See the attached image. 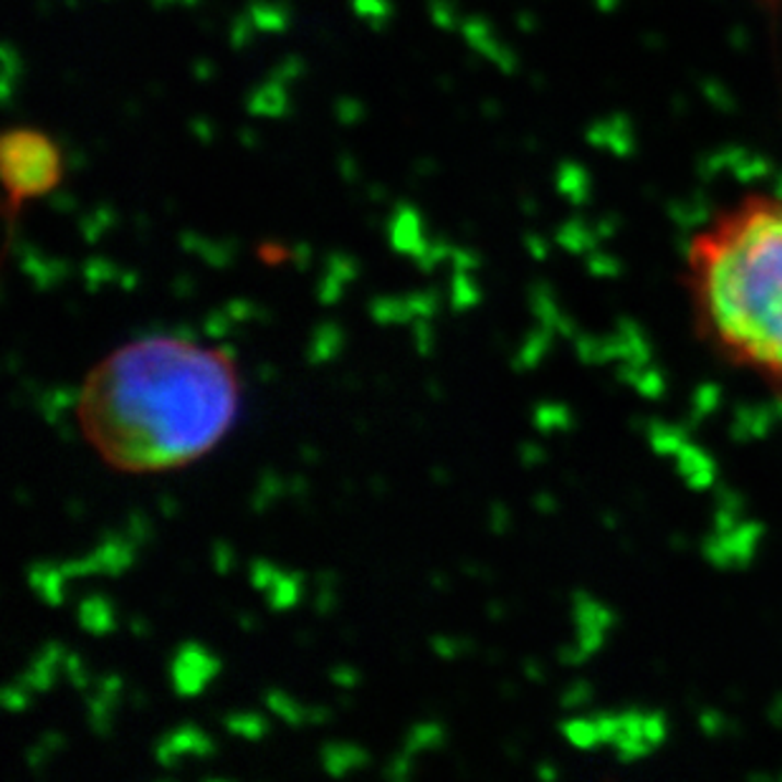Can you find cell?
Returning <instances> with one entry per match:
<instances>
[{
	"mask_svg": "<svg viewBox=\"0 0 782 782\" xmlns=\"http://www.w3.org/2000/svg\"><path fill=\"white\" fill-rule=\"evenodd\" d=\"M443 742H446V730H443L439 722H421L408 732L406 747L402 749H408V752L416 755L421 752V749L443 747Z\"/></svg>",
	"mask_w": 782,
	"mask_h": 782,
	"instance_id": "cell-14",
	"label": "cell"
},
{
	"mask_svg": "<svg viewBox=\"0 0 782 782\" xmlns=\"http://www.w3.org/2000/svg\"><path fill=\"white\" fill-rule=\"evenodd\" d=\"M510 529V510H506L504 504H494L491 506V532H497V535H504V532Z\"/></svg>",
	"mask_w": 782,
	"mask_h": 782,
	"instance_id": "cell-39",
	"label": "cell"
},
{
	"mask_svg": "<svg viewBox=\"0 0 782 782\" xmlns=\"http://www.w3.org/2000/svg\"><path fill=\"white\" fill-rule=\"evenodd\" d=\"M302 587H304V575L302 572H279V577L273 580V585L269 587V606L273 610H287L300 603L302 598Z\"/></svg>",
	"mask_w": 782,
	"mask_h": 782,
	"instance_id": "cell-9",
	"label": "cell"
},
{
	"mask_svg": "<svg viewBox=\"0 0 782 782\" xmlns=\"http://www.w3.org/2000/svg\"><path fill=\"white\" fill-rule=\"evenodd\" d=\"M79 623H82V628H86L89 633L104 635L117 626V620L109 600L102 598V595H92V598L82 600V606H79Z\"/></svg>",
	"mask_w": 782,
	"mask_h": 782,
	"instance_id": "cell-8",
	"label": "cell"
},
{
	"mask_svg": "<svg viewBox=\"0 0 782 782\" xmlns=\"http://www.w3.org/2000/svg\"><path fill=\"white\" fill-rule=\"evenodd\" d=\"M213 560H215V570L218 572H231L233 568V550H231V545L229 542H223V539H218L215 547H213Z\"/></svg>",
	"mask_w": 782,
	"mask_h": 782,
	"instance_id": "cell-35",
	"label": "cell"
},
{
	"mask_svg": "<svg viewBox=\"0 0 782 782\" xmlns=\"http://www.w3.org/2000/svg\"><path fill=\"white\" fill-rule=\"evenodd\" d=\"M160 510H163L167 517H173L175 514V502H173V497H160Z\"/></svg>",
	"mask_w": 782,
	"mask_h": 782,
	"instance_id": "cell-50",
	"label": "cell"
},
{
	"mask_svg": "<svg viewBox=\"0 0 782 782\" xmlns=\"http://www.w3.org/2000/svg\"><path fill=\"white\" fill-rule=\"evenodd\" d=\"M587 699H591V687H587V684H583V681H577L575 687L568 691L565 701H562V704H565V707H580V704H585Z\"/></svg>",
	"mask_w": 782,
	"mask_h": 782,
	"instance_id": "cell-40",
	"label": "cell"
},
{
	"mask_svg": "<svg viewBox=\"0 0 782 782\" xmlns=\"http://www.w3.org/2000/svg\"><path fill=\"white\" fill-rule=\"evenodd\" d=\"M471 649V643L469 641H464V639H433V651L439 653L441 658H456L458 653H464V651H469Z\"/></svg>",
	"mask_w": 782,
	"mask_h": 782,
	"instance_id": "cell-34",
	"label": "cell"
},
{
	"mask_svg": "<svg viewBox=\"0 0 782 782\" xmlns=\"http://www.w3.org/2000/svg\"><path fill=\"white\" fill-rule=\"evenodd\" d=\"M410 772H413V752L402 749L400 755L393 757V762L388 765V770H385V775H388L390 780H406V778H410Z\"/></svg>",
	"mask_w": 782,
	"mask_h": 782,
	"instance_id": "cell-32",
	"label": "cell"
},
{
	"mask_svg": "<svg viewBox=\"0 0 782 782\" xmlns=\"http://www.w3.org/2000/svg\"><path fill=\"white\" fill-rule=\"evenodd\" d=\"M679 474L691 489H707L714 483V462L695 443H684L679 454H676Z\"/></svg>",
	"mask_w": 782,
	"mask_h": 782,
	"instance_id": "cell-5",
	"label": "cell"
},
{
	"mask_svg": "<svg viewBox=\"0 0 782 782\" xmlns=\"http://www.w3.org/2000/svg\"><path fill=\"white\" fill-rule=\"evenodd\" d=\"M545 458V451L537 446V443H527V446H522V462L527 466H535Z\"/></svg>",
	"mask_w": 782,
	"mask_h": 782,
	"instance_id": "cell-44",
	"label": "cell"
},
{
	"mask_svg": "<svg viewBox=\"0 0 782 782\" xmlns=\"http://www.w3.org/2000/svg\"><path fill=\"white\" fill-rule=\"evenodd\" d=\"M231 325H233V319L229 312H213L211 317H206L203 332L208 337H225L231 332Z\"/></svg>",
	"mask_w": 782,
	"mask_h": 782,
	"instance_id": "cell-33",
	"label": "cell"
},
{
	"mask_svg": "<svg viewBox=\"0 0 782 782\" xmlns=\"http://www.w3.org/2000/svg\"><path fill=\"white\" fill-rule=\"evenodd\" d=\"M433 477H435V481H441V483H443V481H448V471L435 469V471H433Z\"/></svg>",
	"mask_w": 782,
	"mask_h": 782,
	"instance_id": "cell-56",
	"label": "cell"
},
{
	"mask_svg": "<svg viewBox=\"0 0 782 782\" xmlns=\"http://www.w3.org/2000/svg\"><path fill=\"white\" fill-rule=\"evenodd\" d=\"M155 752H157V762L160 765H163V768H175V765L177 762H180V752H177V749L171 745V739H160V745H157V749H155Z\"/></svg>",
	"mask_w": 782,
	"mask_h": 782,
	"instance_id": "cell-37",
	"label": "cell"
},
{
	"mask_svg": "<svg viewBox=\"0 0 782 782\" xmlns=\"http://www.w3.org/2000/svg\"><path fill=\"white\" fill-rule=\"evenodd\" d=\"M254 620H256L254 616H241V626H244V628H248V631H252V628L256 626Z\"/></svg>",
	"mask_w": 782,
	"mask_h": 782,
	"instance_id": "cell-55",
	"label": "cell"
},
{
	"mask_svg": "<svg viewBox=\"0 0 782 782\" xmlns=\"http://www.w3.org/2000/svg\"><path fill=\"white\" fill-rule=\"evenodd\" d=\"M413 332H416L418 352H421L423 358H429V354L433 352V329H431L429 317H416Z\"/></svg>",
	"mask_w": 782,
	"mask_h": 782,
	"instance_id": "cell-30",
	"label": "cell"
},
{
	"mask_svg": "<svg viewBox=\"0 0 782 782\" xmlns=\"http://www.w3.org/2000/svg\"><path fill=\"white\" fill-rule=\"evenodd\" d=\"M762 537V527L757 522L742 520L732 529H716V535L707 542V558L720 568L747 565L752 560L755 547Z\"/></svg>",
	"mask_w": 782,
	"mask_h": 782,
	"instance_id": "cell-3",
	"label": "cell"
},
{
	"mask_svg": "<svg viewBox=\"0 0 782 782\" xmlns=\"http://www.w3.org/2000/svg\"><path fill=\"white\" fill-rule=\"evenodd\" d=\"M716 402H720V388H716V385H701V388L695 395L691 418H695V421H701V418H707L716 408Z\"/></svg>",
	"mask_w": 782,
	"mask_h": 782,
	"instance_id": "cell-25",
	"label": "cell"
},
{
	"mask_svg": "<svg viewBox=\"0 0 782 782\" xmlns=\"http://www.w3.org/2000/svg\"><path fill=\"white\" fill-rule=\"evenodd\" d=\"M562 732H565L572 745L580 749H593L603 742L600 730H598V724H595V720H572L565 724V727H562Z\"/></svg>",
	"mask_w": 782,
	"mask_h": 782,
	"instance_id": "cell-21",
	"label": "cell"
},
{
	"mask_svg": "<svg viewBox=\"0 0 782 782\" xmlns=\"http://www.w3.org/2000/svg\"><path fill=\"white\" fill-rule=\"evenodd\" d=\"M225 730L233 732V735H238V737H246V739H261L266 732H269V722L264 720L261 714H254V712H248V714H229L225 716Z\"/></svg>",
	"mask_w": 782,
	"mask_h": 782,
	"instance_id": "cell-17",
	"label": "cell"
},
{
	"mask_svg": "<svg viewBox=\"0 0 782 782\" xmlns=\"http://www.w3.org/2000/svg\"><path fill=\"white\" fill-rule=\"evenodd\" d=\"M196 337H198V332H196V329H192V327H188V325L173 329V340L185 345V348H190V345H196Z\"/></svg>",
	"mask_w": 782,
	"mask_h": 782,
	"instance_id": "cell-45",
	"label": "cell"
},
{
	"mask_svg": "<svg viewBox=\"0 0 782 782\" xmlns=\"http://www.w3.org/2000/svg\"><path fill=\"white\" fill-rule=\"evenodd\" d=\"M63 572L59 565H48V562H36L28 570V583L38 593V598L46 600L48 606H61L63 603Z\"/></svg>",
	"mask_w": 782,
	"mask_h": 782,
	"instance_id": "cell-7",
	"label": "cell"
},
{
	"mask_svg": "<svg viewBox=\"0 0 782 782\" xmlns=\"http://www.w3.org/2000/svg\"><path fill=\"white\" fill-rule=\"evenodd\" d=\"M689 256L724 340L782 370V192L716 215Z\"/></svg>",
	"mask_w": 782,
	"mask_h": 782,
	"instance_id": "cell-1",
	"label": "cell"
},
{
	"mask_svg": "<svg viewBox=\"0 0 782 782\" xmlns=\"http://www.w3.org/2000/svg\"><path fill=\"white\" fill-rule=\"evenodd\" d=\"M302 454L306 456V462H310V464H314V462H317V454H314V451H312V448H304V451H302Z\"/></svg>",
	"mask_w": 782,
	"mask_h": 782,
	"instance_id": "cell-57",
	"label": "cell"
},
{
	"mask_svg": "<svg viewBox=\"0 0 782 782\" xmlns=\"http://www.w3.org/2000/svg\"><path fill=\"white\" fill-rule=\"evenodd\" d=\"M0 701H3V707L11 709V712H21V709L28 707V687L23 681H15L3 689Z\"/></svg>",
	"mask_w": 782,
	"mask_h": 782,
	"instance_id": "cell-27",
	"label": "cell"
},
{
	"mask_svg": "<svg viewBox=\"0 0 782 782\" xmlns=\"http://www.w3.org/2000/svg\"><path fill=\"white\" fill-rule=\"evenodd\" d=\"M279 572L271 565V562H266V560H256L254 565H252V583L259 587V591H269V587L273 585V580L279 577Z\"/></svg>",
	"mask_w": 782,
	"mask_h": 782,
	"instance_id": "cell-29",
	"label": "cell"
},
{
	"mask_svg": "<svg viewBox=\"0 0 782 782\" xmlns=\"http://www.w3.org/2000/svg\"><path fill=\"white\" fill-rule=\"evenodd\" d=\"M231 314V319L233 322H244V319H254L256 317V310L248 302H231L229 304V310H225Z\"/></svg>",
	"mask_w": 782,
	"mask_h": 782,
	"instance_id": "cell-41",
	"label": "cell"
},
{
	"mask_svg": "<svg viewBox=\"0 0 782 782\" xmlns=\"http://www.w3.org/2000/svg\"><path fill=\"white\" fill-rule=\"evenodd\" d=\"M130 628H132L135 635H148L150 633V628H148V623H144V618H132Z\"/></svg>",
	"mask_w": 782,
	"mask_h": 782,
	"instance_id": "cell-49",
	"label": "cell"
},
{
	"mask_svg": "<svg viewBox=\"0 0 782 782\" xmlns=\"http://www.w3.org/2000/svg\"><path fill=\"white\" fill-rule=\"evenodd\" d=\"M772 406H775V413H778V418H780V421H782V400H778V402H772Z\"/></svg>",
	"mask_w": 782,
	"mask_h": 782,
	"instance_id": "cell-59",
	"label": "cell"
},
{
	"mask_svg": "<svg viewBox=\"0 0 782 782\" xmlns=\"http://www.w3.org/2000/svg\"><path fill=\"white\" fill-rule=\"evenodd\" d=\"M63 742H67V739H63L59 732H48V735L42 737V745L48 749V752H51V749L63 747Z\"/></svg>",
	"mask_w": 782,
	"mask_h": 782,
	"instance_id": "cell-47",
	"label": "cell"
},
{
	"mask_svg": "<svg viewBox=\"0 0 782 782\" xmlns=\"http://www.w3.org/2000/svg\"><path fill=\"white\" fill-rule=\"evenodd\" d=\"M175 656H177V658H183L185 664H190L192 668H198V672L203 674L208 681L215 679V676L221 674V668H223L221 658H215L211 651H208L206 646H200V643H196V641L183 643V646L177 649Z\"/></svg>",
	"mask_w": 782,
	"mask_h": 782,
	"instance_id": "cell-12",
	"label": "cell"
},
{
	"mask_svg": "<svg viewBox=\"0 0 782 782\" xmlns=\"http://www.w3.org/2000/svg\"><path fill=\"white\" fill-rule=\"evenodd\" d=\"M21 681L26 684L28 689H36V691L51 689L54 681H56V666L48 664V661H44V658H36L34 666H31L28 672L23 674Z\"/></svg>",
	"mask_w": 782,
	"mask_h": 782,
	"instance_id": "cell-23",
	"label": "cell"
},
{
	"mask_svg": "<svg viewBox=\"0 0 782 782\" xmlns=\"http://www.w3.org/2000/svg\"><path fill=\"white\" fill-rule=\"evenodd\" d=\"M96 558L102 562L104 575H122V572L132 565L137 545L122 532H107L102 539V545L96 547Z\"/></svg>",
	"mask_w": 782,
	"mask_h": 782,
	"instance_id": "cell-4",
	"label": "cell"
},
{
	"mask_svg": "<svg viewBox=\"0 0 782 782\" xmlns=\"http://www.w3.org/2000/svg\"><path fill=\"white\" fill-rule=\"evenodd\" d=\"M266 707H269L273 714H279L281 720L292 724V727H300V724L306 722V707H302L300 701H294L292 697H287L284 691H269V695H266Z\"/></svg>",
	"mask_w": 782,
	"mask_h": 782,
	"instance_id": "cell-19",
	"label": "cell"
},
{
	"mask_svg": "<svg viewBox=\"0 0 782 782\" xmlns=\"http://www.w3.org/2000/svg\"><path fill=\"white\" fill-rule=\"evenodd\" d=\"M479 289L474 287V281L469 277H464V273H458V277L454 279V310L456 312H462V310H469V306H474L479 302Z\"/></svg>",
	"mask_w": 782,
	"mask_h": 782,
	"instance_id": "cell-24",
	"label": "cell"
},
{
	"mask_svg": "<svg viewBox=\"0 0 782 782\" xmlns=\"http://www.w3.org/2000/svg\"><path fill=\"white\" fill-rule=\"evenodd\" d=\"M322 762H325V770L332 778L348 775L354 768H365L370 762V755L358 745H342V742H329V745L322 747Z\"/></svg>",
	"mask_w": 782,
	"mask_h": 782,
	"instance_id": "cell-6",
	"label": "cell"
},
{
	"mask_svg": "<svg viewBox=\"0 0 782 782\" xmlns=\"http://www.w3.org/2000/svg\"><path fill=\"white\" fill-rule=\"evenodd\" d=\"M284 491H287L284 479H279L273 471H266L261 477L259 491H256V497H254V510L264 512L266 506H269L273 499H279L281 494H284Z\"/></svg>",
	"mask_w": 782,
	"mask_h": 782,
	"instance_id": "cell-22",
	"label": "cell"
},
{
	"mask_svg": "<svg viewBox=\"0 0 782 782\" xmlns=\"http://www.w3.org/2000/svg\"><path fill=\"white\" fill-rule=\"evenodd\" d=\"M649 441L656 454L676 456L681 451L684 443H687V433H684L681 429H676V425L651 421L649 423Z\"/></svg>",
	"mask_w": 782,
	"mask_h": 782,
	"instance_id": "cell-13",
	"label": "cell"
},
{
	"mask_svg": "<svg viewBox=\"0 0 782 782\" xmlns=\"http://www.w3.org/2000/svg\"><path fill=\"white\" fill-rule=\"evenodd\" d=\"M287 491H289V494H294L296 499H302V497H306V481L300 479V477H294L292 481L287 483Z\"/></svg>",
	"mask_w": 782,
	"mask_h": 782,
	"instance_id": "cell-48",
	"label": "cell"
},
{
	"mask_svg": "<svg viewBox=\"0 0 782 782\" xmlns=\"http://www.w3.org/2000/svg\"><path fill=\"white\" fill-rule=\"evenodd\" d=\"M410 310H413L416 317H433L435 310H439V294L429 292V294H413L408 296Z\"/></svg>",
	"mask_w": 782,
	"mask_h": 782,
	"instance_id": "cell-31",
	"label": "cell"
},
{
	"mask_svg": "<svg viewBox=\"0 0 782 782\" xmlns=\"http://www.w3.org/2000/svg\"><path fill=\"white\" fill-rule=\"evenodd\" d=\"M370 314L381 325H406V322L416 319L413 310H410L408 300H375L370 304Z\"/></svg>",
	"mask_w": 782,
	"mask_h": 782,
	"instance_id": "cell-15",
	"label": "cell"
},
{
	"mask_svg": "<svg viewBox=\"0 0 782 782\" xmlns=\"http://www.w3.org/2000/svg\"><path fill=\"white\" fill-rule=\"evenodd\" d=\"M3 183L15 203L46 196L61 180V152L51 137L21 127L5 132L0 142Z\"/></svg>",
	"mask_w": 782,
	"mask_h": 782,
	"instance_id": "cell-2",
	"label": "cell"
},
{
	"mask_svg": "<svg viewBox=\"0 0 782 782\" xmlns=\"http://www.w3.org/2000/svg\"><path fill=\"white\" fill-rule=\"evenodd\" d=\"M171 745L180 755H200V757H211L215 752L213 742L208 739L203 732H200L196 724H183L180 730H175L173 735H167Z\"/></svg>",
	"mask_w": 782,
	"mask_h": 782,
	"instance_id": "cell-11",
	"label": "cell"
},
{
	"mask_svg": "<svg viewBox=\"0 0 782 782\" xmlns=\"http://www.w3.org/2000/svg\"><path fill=\"white\" fill-rule=\"evenodd\" d=\"M446 580H448V577H443L441 572H435V575H433V587H439V591H443V587H448Z\"/></svg>",
	"mask_w": 782,
	"mask_h": 782,
	"instance_id": "cell-54",
	"label": "cell"
},
{
	"mask_svg": "<svg viewBox=\"0 0 782 782\" xmlns=\"http://www.w3.org/2000/svg\"><path fill=\"white\" fill-rule=\"evenodd\" d=\"M539 775H542V778H555V770H552V768H539Z\"/></svg>",
	"mask_w": 782,
	"mask_h": 782,
	"instance_id": "cell-58",
	"label": "cell"
},
{
	"mask_svg": "<svg viewBox=\"0 0 782 782\" xmlns=\"http://www.w3.org/2000/svg\"><path fill=\"white\" fill-rule=\"evenodd\" d=\"M329 679H332L337 687H345V689H352L354 684L360 681V674L354 672L352 666H335L332 668V674H329Z\"/></svg>",
	"mask_w": 782,
	"mask_h": 782,
	"instance_id": "cell-36",
	"label": "cell"
},
{
	"mask_svg": "<svg viewBox=\"0 0 782 782\" xmlns=\"http://www.w3.org/2000/svg\"><path fill=\"white\" fill-rule=\"evenodd\" d=\"M63 672H67L69 681L74 684L77 689H86L89 687V674L84 668V661L74 656V653H67V658H63Z\"/></svg>",
	"mask_w": 782,
	"mask_h": 782,
	"instance_id": "cell-28",
	"label": "cell"
},
{
	"mask_svg": "<svg viewBox=\"0 0 782 782\" xmlns=\"http://www.w3.org/2000/svg\"><path fill=\"white\" fill-rule=\"evenodd\" d=\"M317 606L319 612H332L335 606H337V595H335V587H319V595H317Z\"/></svg>",
	"mask_w": 782,
	"mask_h": 782,
	"instance_id": "cell-42",
	"label": "cell"
},
{
	"mask_svg": "<svg viewBox=\"0 0 782 782\" xmlns=\"http://www.w3.org/2000/svg\"><path fill=\"white\" fill-rule=\"evenodd\" d=\"M46 757H48V749L42 745V742H38V745H36L34 749H28V755H26L28 768L34 770V772H42V770H44Z\"/></svg>",
	"mask_w": 782,
	"mask_h": 782,
	"instance_id": "cell-43",
	"label": "cell"
},
{
	"mask_svg": "<svg viewBox=\"0 0 782 782\" xmlns=\"http://www.w3.org/2000/svg\"><path fill=\"white\" fill-rule=\"evenodd\" d=\"M173 684H175V691L180 697H196L206 689L208 679L198 672V668H192L190 664H185L183 658L175 656L173 658Z\"/></svg>",
	"mask_w": 782,
	"mask_h": 782,
	"instance_id": "cell-16",
	"label": "cell"
},
{
	"mask_svg": "<svg viewBox=\"0 0 782 782\" xmlns=\"http://www.w3.org/2000/svg\"><path fill=\"white\" fill-rule=\"evenodd\" d=\"M340 292H342V281L329 273V279L322 281V287H319V300L325 304H335L337 300H340Z\"/></svg>",
	"mask_w": 782,
	"mask_h": 782,
	"instance_id": "cell-38",
	"label": "cell"
},
{
	"mask_svg": "<svg viewBox=\"0 0 782 782\" xmlns=\"http://www.w3.org/2000/svg\"><path fill=\"white\" fill-rule=\"evenodd\" d=\"M570 423H572L570 410L565 406H558V402H542V406L535 410V425L542 433L570 429Z\"/></svg>",
	"mask_w": 782,
	"mask_h": 782,
	"instance_id": "cell-20",
	"label": "cell"
},
{
	"mask_svg": "<svg viewBox=\"0 0 782 782\" xmlns=\"http://www.w3.org/2000/svg\"><path fill=\"white\" fill-rule=\"evenodd\" d=\"M342 342H345L342 329L332 325V322H325V325H319L317 332H314V340L310 345V350H306V358H310L312 365H317V362L335 358V354L340 352Z\"/></svg>",
	"mask_w": 782,
	"mask_h": 782,
	"instance_id": "cell-10",
	"label": "cell"
},
{
	"mask_svg": "<svg viewBox=\"0 0 782 782\" xmlns=\"http://www.w3.org/2000/svg\"><path fill=\"white\" fill-rule=\"evenodd\" d=\"M329 716L332 712L327 707H306V722L310 724H327Z\"/></svg>",
	"mask_w": 782,
	"mask_h": 782,
	"instance_id": "cell-46",
	"label": "cell"
},
{
	"mask_svg": "<svg viewBox=\"0 0 782 782\" xmlns=\"http://www.w3.org/2000/svg\"><path fill=\"white\" fill-rule=\"evenodd\" d=\"M550 340H552V329L542 325L535 335L527 337V342H524L522 352L517 354V362H514V367H520V370L535 367L539 362V358H545L547 348H550Z\"/></svg>",
	"mask_w": 782,
	"mask_h": 782,
	"instance_id": "cell-18",
	"label": "cell"
},
{
	"mask_svg": "<svg viewBox=\"0 0 782 782\" xmlns=\"http://www.w3.org/2000/svg\"><path fill=\"white\" fill-rule=\"evenodd\" d=\"M537 506H539V510H542V512H547V510H555V502H552V497H545V494H539L537 497Z\"/></svg>",
	"mask_w": 782,
	"mask_h": 782,
	"instance_id": "cell-52",
	"label": "cell"
},
{
	"mask_svg": "<svg viewBox=\"0 0 782 782\" xmlns=\"http://www.w3.org/2000/svg\"><path fill=\"white\" fill-rule=\"evenodd\" d=\"M125 535L130 537L137 547L144 545V542H150V539H152L150 520L144 517V514H140V512H132V514H130V522H127Z\"/></svg>",
	"mask_w": 782,
	"mask_h": 782,
	"instance_id": "cell-26",
	"label": "cell"
},
{
	"mask_svg": "<svg viewBox=\"0 0 782 782\" xmlns=\"http://www.w3.org/2000/svg\"><path fill=\"white\" fill-rule=\"evenodd\" d=\"M215 358L221 362H231L233 358H236V352H233V348H229V345H223V348L215 352Z\"/></svg>",
	"mask_w": 782,
	"mask_h": 782,
	"instance_id": "cell-51",
	"label": "cell"
},
{
	"mask_svg": "<svg viewBox=\"0 0 782 782\" xmlns=\"http://www.w3.org/2000/svg\"><path fill=\"white\" fill-rule=\"evenodd\" d=\"M256 373H259V377H261V381H266V383H271L273 375H277V373H273L271 365H261L259 370H256Z\"/></svg>",
	"mask_w": 782,
	"mask_h": 782,
	"instance_id": "cell-53",
	"label": "cell"
}]
</instances>
